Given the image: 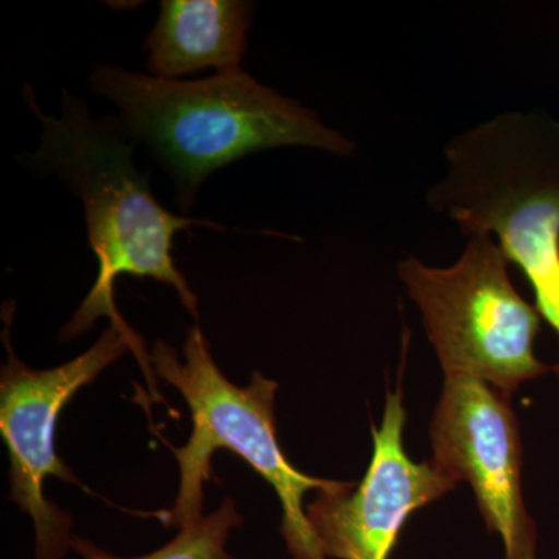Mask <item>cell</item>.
I'll return each mask as SVG.
<instances>
[{"label": "cell", "instance_id": "9c48e42d", "mask_svg": "<svg viewBox=\"0 0 559 559\" xmlns=\"http://www.w3.org/2000/svg\"><path fill=\"white\" fill-rule=\"evenodd\" d=\"M255 5L245 0H164L145 39L153 76L176 80L204 69H238Z\"/></svg>", "mask_w": 559, "mask_h": 559}, {"label": "cell", "instance_id": "30bf717a", "mask_svg": "<svg viewBox=\"0 0 559 559\" xmlns=\"http://www.w3.org/2000/svg\"><path fill=\"white\" fill-rule=\"evenodd\" d=\"M242 524L235 502L226 499L218 510L179 527L178 535L153 554L135 558L114 557L91 540L73 536L72 549L83 559H237L227 554L230 533Z\"/></svg>", "mask_w": 559, "mask_h": 559}, {"label": "cell", "instance_id": "277c9868", "mask_svg": "<svg viewBox=\"0 0 559 559\" xmlns=\"http://www.w3.org/2000/svg\"><path fill=\"white\" fill-rule=\"evenodd\" d=\"M183 358L171 345L157 341L150 352L156 378L178 390L191 412V436L171 448L179 463V491L167 524H190L202 518L204 484L212 476L215 451L229 450L248 462L277 492L282 506L280 533L294 559H326L305 511L308 491H330L344 481L319 479L294 468L277 439L275 393L278 384L252 374L246 388L231 384L210 353L200 326L187 331Z\"/></svg>", "mask_w": 559, "mask_h": 559}, {"label": "cell", "instance_id": "ba28073f", "mask_svg": "<svg viewBox=\"0 0 559 559\" xmlns=\"http://www.w3.org/2000/svg\"><path fill=\"white\" fill-rule=\"evenodd\" d=\"M406 421L400 390L389 393L366 476L358 485L318 491L305 509L323 557L389 559L411 514L457 487L432 462L411 460L403 444Z\"/></svg>", "mask_w": 559, "mask_h": 559}, {"label": "cell", "instance_id": "8992f818", "mask_svg": "<svg viewBox=\"0 0 559 559\" xmlns=\"http://www.w3.org/2000/svg\"><path fill=\"white\" fill-rule=\"evenodd\" d=\"M14 304L3 305L5 329L2 341L9 359L0 374V436L9 451L10 500L35 524L36 559H64L72 549V516L44 495L47 477L68 484H83L57 454V428L62 409L76 392L91 384L103 370L112 366L128 349L134 353L148 384L156 374L151 369L150 353L131 326L109 323L87 352L79 358L49 370L25 366L10 342Z\"/></svg>", "mask_w": 559, "mask_h": 559}, {"label": "cell", "instance_id": "7a4b0ae2", "mask_svg": "<svg viewBox=\"0 0 559 559\" xmlns=\"http://www.w3.org/2000/svg\"><path fill=\"white\" fill-rule=\"evenodd\" d=\"M90 87L116 106L131 142L143 143L168 173L182 212H189L212 173L250 154L304 146L347 157L358 150L314 110L240 68L178 81L97 66Z\"/></svg>", "mask_w": 559, "mask_h": 559}, {"label": "cell", "instance_id": "5b68a950", "mask_svg": "<svg viewBox=\"0 0 559 559\" xmlns=\"http://www.w3.org/2000/svg\"><path fill=\"white\" fill-rule=\"evenodd\" d=\"M509 264L495 238L474 235L452 266H428L409 255L400 261L399 275L444 378L484 381L510 399L549 367L533 349L543 316L514 288Z\"/></svg>", "mask_w": 559, "mask_h": 559}, {"label": "cell", "instance_id": "6da1fadb", "mask_svg": "<svg viewBox=\"0 0 559 559\" xmlns=\"http://www.w3.org/2000/svg\"><path fill=\"white\" fill-rule=\"evenodd\" d=\"M24 98L43 132L39 148L22 160L35 175L57 176L80 198L87 240L98 261V277L62 329L60 340H75L102 318L130 326L114 300L116 280L124 274L173 286L183 307L198 319V297L173 260V238L193 226L223 227L162 207L151 193L150 173L135 167V145L117 117L94 119L86 103L68 91H62L60 117L39 109L31 86L24 87Z\"/></svg>", "mask_w": 559, "mask_h": 559}, {"label": "cell", "instance_id": "52a82bcc", "mask_svg": "<svg viewBox=\"0 0 559 559\" xmlns=\"http://www.w3.org/2000/svg\"><path fill=\"white\" fill-rule=\"evenodd\" d=\"M509 396L473 378H444L430 421L432 465L468 481L506 559H536V530L522 499L520 426Z\"/></svg>", "mask_w": 559, "mask_h": 559}, {"label": "cell", "instance_id": "3957f363", "mask_svg": "<svg viewBox=\"0 0 559 559\" xmlns=\"http://www.w3.org/2000/svg\"><path fill=\"white\" fill-rule=\"evenodd\" d=\"M444 162L429 209L465 238H495L559 337V120L543 110L499 114L454 135Z\"/></svg>", "mask_w": 559, "mask_h": 559}]
</instances>
